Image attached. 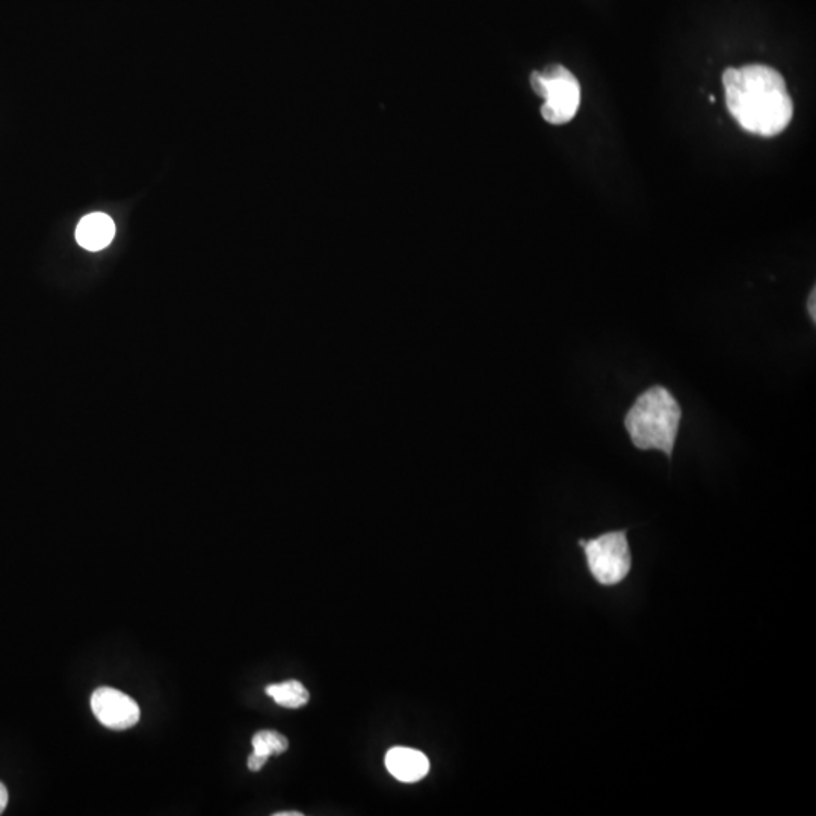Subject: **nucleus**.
<instances>
[{"label":"nucleus","mask_w":816,"mask_h":816,"mask_svg":"<svg viewBox=\"0 0 816 816\" xmlns=\"http://www.w3.org/2000/svg\"><path fill=\"white\" fill-rule=\"evenodd\" d=\"M723 85L727 109L745 132L773 138L791 123L794 103L785 79L773 67L727 68Z\"/></svg>","instance_id":"f257e3e1"},{"label":"nucleus","mask_w":816,"mask_h":816,"mask_svg":"<svg viewBox=\"0 0 816 816\" xmlns=\"http://www.w3.org/2000/svg\"><path fill=\"white\" fill-rule=\"evenodd\" d=\"M680 419L682 408L673 393L667 387L652 386L644 390L629 408L625 427L635 448L641 451L656 449L671 460Z\"/></svg>","instance_id":"f03ea898"},{"label":"nucleus","mask_w":816,"mask_h":816,"mask_svg":"<svg viewBox=\"0 0 816 816\" xmlns=\"http://www.w3.org/2000/svg\"><path fill=\"white\" fill-rule=\"evenodd\" d=\"M578 546L584 552L588 573L600 587H617L631 575L632 552L628 529L603 532L588 540L581 538Z\"/></svg>","instance_id":"7ed1b4c3"},{"label":"nucleus","mask_w":816,"mask_h":816,"mask_svg":"<svg viewBox=\"0 0 816 816\" xmlns=\"http://www.w3.org/2000/svg\"><path fill=\"white\" fill-rule=\"evenodd\" d=\"M531 87L544 100L541 117L548 123L561 126L578 114L581 106V85L563 65H551L544 72L531 75Z\"/></svg>","instance_id":"20e7f679"},{"label":"nucleus","mask_w":816,"mask_h":816,"mask_svg":"<svg viewBox=\"0 0 816 816\" xmlns=\"http://www.w3.org/2000/svg\"><path fill=\"white\" fill-rule=\"evenodd\" d=\"M91 709L99 723L112 730L129 729L141 718L138 703L115 688H97L91 696Z\"/></svg>","instance_id":"39448f33"},{"label":"nucleus","mask_w":816,"mask_h":816,"mask_svg":"<svg viewBox=\"0 0 816 816\" xmlns=\"http://www.w3.org/2000/svg\"><path fill=\"white\" fill-rule=\"evenodd\" d=\"M386 768L399 782L415 783L427 776L430 761L415 748L393 747L387 752Z\"/></svg>","instance_id":"423d86ee"},{"label":"nucleus","mask_w":816,"mask_h":816,"mask_svg":"<svg viewBox=\"0 0 816 816\" xmlns=\"http://www.w3.org/2000/svg\"><path fill=\"white\" fill-rule=\"evenodd\" d=\"M115 236V224L111 217L102 212L87 215L79 221L76 241L88 251H100L111 244Z\"/></svg>","instance_id":"0eeeda50"},{"label":"nucleus","mask_w":816,"mask_h":816,"mask_svg":"<svg viewBox=\"0 0 816 816\" xmlns=\"http://www.w3.org/2000/svg\"><path fill=\"white\" fill-rule=\"evenodd\" d=\"M266 694L271 697L277 705L288 709H300L306 706L310 700L309 691L298 680H286L282 684L268 685Z\"/></svg>","instance_id":"6e6552de"},{"label":"nucleus","mask_w":816,"mask_h":816,"mask_svg":"<svg viewBox=\"0 0 816 816\" xmlns=\"http://www.w3.org/2000/svg\"><path fill=\"white\" fill-rule=\"evenodd\" d=\"M253 748L257 755L271 758L285 753L289 748V741L285 735L276 730H260L253 736Z\"/></svg>","instance_id":"1a4fd4ad"},{"label":"nucleus","mask_w":816,"mask_h":816,"mask_svg":"<svg viewBox=\"0 0 816 816\" xmlns=\"http://www.w3.org/2000/svg\"><path fill=\"white\" fill-rule=\"evenodd\" d=\"M269 758L266 756L257 755V753H251L250 758H248V770L253 771V773H257V771L262 770L265 767L266 762H268Z\"/></svg>","instance_id":"9d476101"},{"label":"nucleus","mask_w":816,"mask_h":816,"mask_svg":"<svg viewBox=\"0 0 816 816\" xmlns=\"http://www.w3.org/2000/svg\"><path fill=\"white\" fill-rule=\"evenodd\" d=\"M807 312H809L810 319H812L813 324L816 322V312H815V289H812L810 292L809 300H807Z\"/></svg>","instance_id":"9b49d317"},{"label":"nucleus","mask_w":816,"mask_h":816,"mask_svg":"<svg viewBox=\"0 0 816 816\" xmlns=\"http://www.w3.org/2000/svg\"><path fill=\"white\" fill-rule=\"evenodd\" d=\"M8 806V789L4 783H0V813L4 812Z\"/></svg>","instance_id":"f8f14e48"},{"label":"nucleus","mask_w":816,"mask_h":816,"mask_svg":"<svg viewBox=\"0 0 816 816\" xmlns=\"http://www.w3.org/2000/svg\"><path fill=\"white\" fill-rule=\"evenodd\" d=\"M276 816H303L301 812H279Z\"/></svg>","instance_id":"ddd939ff"}]
</instances>
